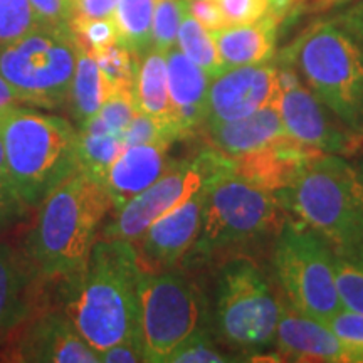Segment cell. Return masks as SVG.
I'll return each mask as SVG.
<instances>
[{
  "label": "cell",
  "instance_id": "6da1fadb",
  "mask_svg": "<svg viewBox=\"0 0 363 363\" xmlns=\"http://www.w3.org/2000/svg\"><path fill=\"white\" fill-rule=\"evenodd\" d=\"M140 266L131 240H96L83 272L62 284L65 310L99 355L126 340H142Z\"/></svg>",
  "mask_w": 363,
  "mask_h": 363
},
{
  "label": "cell",
  "instance_id": "7a4b0ae2",
  "mask_svg": "<svg viewBox=\"0 0 363 363\" xmlns=\"http://www.w3.org/2000/svg\"><path fill=\"white\" fill-rule=\"evenodd\" d=\"M111 199L101 180L78 170L39 203L22 252L45 283L72 281L88 264Z\"/></svg>",
  "mask_w": 363,
  "mask_h": 363
},
{
  "label": "cell",
  "instance_id": "3957f363",
  "mask_svg": "<svg viewBox=\"0 0 363 363\" xmlns=\"http://www.w3.org/2000/svg\"><path fill=\"white\" fill-rule=\"evenodd\" d=\"M289 214L274 194L262 190L242 177L227 174L207 190L201 230L180 267L201 271L233 256H252L274 242Z\"/></svg>",
  "mask_w": 363,
  "mask_h": 363
},
{
  "label": "cell",
  "instance_id": "277c9868",
  "mask_svg": "<svg viewBox=\"0 0 363 363\" xmlns=\"http://www.w3.org/2000/svg\"><path fill=\"white\" fill-rule=\"evenodd\" d=\"M9 177L22 207L33 208L81 170L79 128L21 104L0 110Z\"/></svg>",
  "mask_w": 363,
  "mask_h": 363
},
{
  "label": "cell",
  "instance_id": "5b68a950",
  "mask_svg": "<svg viewBox=\"0 0 363 363\" xmlns=\"http://www.w3.org/2000/svg\"><path fill=\"white\" fill-rule=\"evenodd\" d=\"M274 278L256 257L233 256L217 272L212 308L214 333L224 347L247 360H259L274 350L281 296Z\"/></svg>",
  "mask_w": 363,
  "mask_h": 363
},
{
  "label": "cell",
  "instance_id": "8992f818",
  "mask_svg": "<svg viewBox=\"0 0 363 363\" xmlns=\"http://www.w3.org/2000/svg\"><path fill=\"white\" fill-rule=\"evenodd\" d=\"M313 94L363 136V44L333 21H320L281 52Z\"/></svg>",
  "mask_w": 363,
  "mask_h": 363
},
{
  "label": "cell",
  "instance_id": "52a82bcc",
  "mask_svg": "<svg viewBox=\"0 0 363 363\" xmlns=\"http://www.w3.org/2000/svg\"><path fill=\"white\" fill-rule=\"evenodd\" d=\"M274 197L293 219L311 227L333 247L363 242V177L343 155L315 158Z\"/></svg>",
  "mask_w": 363,
  "mask_h": 363
},
{
  "label": "cell",
  "instance_id": "ba28073f",
  "mask_svg": "<svg viewBox=\"0 0 363 363\" xmlns=\"http://www.w3.org/2000/svg\"><path fill=\"white\" fill-rule=\"evenodd\" d=\"M138 293L145 362L169 363L182 345L206 331H214L207 294L184 267L140 271Z\"/></svg>",
  "mask_w": 363,
  "mask_h": 363
},
{
  "label": "cell",
  "instance_id": "9c48e42d",
  "mask_svg": "<svg viewBox=\"0 0 363 363\" xmlns=\"http://www.w3.org/2000/svg\"><path fill=\"white\" fill-rule=\"evenodd\" d=\"M79 43L69 24H40L21 38L0 43V76L22 103L59 110L69 99Z\"/></svg>",
  "mask_w": 363,
  "mask_h": 363
},
{
  "label": "cell",
  "instance_id": "30bf717a",
  "mask_svg": "<svg viewBox=\"0 0 363 363\" xmlns=\"http://www.w3.org/2000/svg\"><path fill=\"white\" fill-rule=\"evenodd\" d=\"M272 278L289 306L321 323L343 310L333 246L291 216L272 242Z\"/></svg>",
  "mask_w": 363,
  "mask_h": 363
},
{
  "label": "cell",
  "instance_id": "8fae6325",
  "mask_svg": "<svg viewBox=\"0 0 363 363\" xmlns=\"http://www.w3.org/2000/svg\"><path fill=\"white\" fill-rule=\"evenodd\" d=\"M233 172V158L212 147L189 160L170 162L155 184L115 211L113 219L103 227V239H138L162 216L189 201L207 184Z\"/></svg>",
  "mask_w": 363,
  "mask_h": 363
},
{
  "label": "cell",
  "instance_id": "7c38bea8",
  "mask_svg": "<svg viewBox=\"0 0 363 363\" xmlns=\"http://www.w3.org/2000/svg\"><path fill=\"white\" fill-rule=\"evenodd\" d=\"M0 353L4 362L99 363L101 355L76 328L66 310H40L22 323Z\"/></svg>",
  "mask_w": 363,
  "mask_h": 363
},
{
  "label": "cell",
  "instance_id": "4fadbf2b",
  "mask_svg": "<svg viewBox=\"0 0 363 363\" xmlns=\"http://www.w3.org/2000/svg\"><path fill=\"white\" fill-rule=\"evenodd\" d=\"M276 106L286 133L308 147L328 155H352L362 147L363 136L348 130L303 83L281 91Z\"/></svg>",
  "mask_w": 363,
  "mask_h": 363
},
{
  "label": "cell",
  "instance_id": "5bb4252c",
  "mask_svg": "<svg viewBox=\"0 0 363 363\" xmlns=\"http://www.w3.org/2000/svg\"><path fill=\"white\" fill-rule=\"evenodd\" d=\"M211 184L195 192L182 206L153 222L138 239L131 240L140 271L160 272L180 266L201 230L207 190Z\"/></svg>",
  "mask_w": 363,
  "mask_h": 363
},
{
  "label": "cell",
  "instance_id": "9a60e30c",
  "mask_svg": "<svg viewBox=\"0 0 363 363\" xmlns=\"http://www.w3.org/2000/svg\"><path fill=\"white\" fill-rule=\"evenodd\" d=\"M281 94L278 66L262 65L233 67L211 81L207 94L206 125L239 120L276 104Z\"/></svg>",
  "mask_w": 363,
  "mask_h": 363
},
{
  "label": "cell",
  "instance_id": "2e32d148",
  "mask_svg": "<svg viewBox=\"0 0 363 363\" xmlns=\"http://www.w3.org/2000/svg\"><path fill=\"white\" fill-rule=\"evenodd\" d=\"M320 155L323 152L284 135L247 155L233 158V170L256 187L274 194L289 187Z\"/></svg>",
  "mask_w": 363,
  "mask_h": 363
},
{
  "label": "cell",
  "instance_id": "e0dca14e",
  "mask_svg": "<svg viewBox=\"0 0 363 363\" xmlns=\"http://www.w3.org/2000/svg\"><path fill=\"white\" fill-rule=\"evenodd\" d=\"M278 360L347 363L348 353L328 325L294 310L283 299L274 350Z\"/></svg>",
  "mask_w": 363,
  "mask_h": 363
},
{
  "label": "cell",
  "instance_id": "ac0fdd59",
  "mask_svg": "<svg viewBox=\"0 0 363 363\" xmlns=\"http://www.w3.org/2000/svg\"><path fill=\"white\" fill-rule=\"evenodd\" d=\"M169 93L180 140L201 136L207 116V94L211 78L185 56L177 45L167 52Z\"/></svg>",
  "mask_w": 363,
  "mask_h": 363
},
{
  "label": "cell",
  "instance_id": "d6986e66",
  "mask_svg": "<svg viewBox=\"0 0 363 363\" xmlns=\"http://www.w3.org/2000/svg\"><path fill=\"white\" fill-rule=\"evenodd\" d=\"M44 284L24 252L0 244V335L12 333L40 311L39 289Z\"/></svg>",
  "mask_w": 363,
  "mask_h": 363
},
{
  "label": "cell",
  "instance_id": "ffe728a7",
  "mask_svg": "<svg viewBox=\"0 0 363 363\" xmlns=\"http://www.w3.org/2000/svg\"><path fill=\"white\" fill-rule=\"evenodd\" d=\"M172 143H147L126 147L104 177V187L111 199L113 211L153 185L169 169Z\"/></svg>",
  "mask_w": 363,
  "mask_h": 363
},
{
  "label": "cell",
  "instance_id": "44dd1931",
  "mask_svg": "<svg viewBox=\"0 0 363 363\" xmlns=\"http://www.w3.org/2000/svg\"><path fill=\"white\" fill-rule=\"evenodd\" d=\"M288 135L276 104L262 108L252 115L224 123L203 126L202 135L207 147L238 158L269 145Z\"/></svg>",
  "mask_w": 363,
  "mask_h": 363
},
{
  "label": "cell",
  "instance_id": "7402d4cb",
  "mask_svg": "<svg viewBox=\"0 0 363 363\" xmlns=\"http://www.w3.org/2000/svg\"><path fill=\"white\" fill-rule=\"evenodd\" d=\"M283 19L281 13L271 11L251 24L225 26L211 33L225 71L269 62L276 52L278 29Z\"/></svg>",
  "mask_w": 363,
  "mask_h": 363
},
{
  "label": "cell",
  "instance_id": "603a6c76",
  "mask_svg": "<svg viewBox=\"0 0 363 363\" xmlns=\"http://www.w3.org/2000/svg\"><path fill=\"white\" fill-rule=\"evenodd\" d=\"M111 93V88L99 71L96 59L84 45L79 44L74 78H72L69 99H67L76 126L81 128L86 121L96 115Z\"/></svg>",
  "mask_w": 363,
  "mask_h": 363
},
{
  "label": "cell",
  "instance_id": "cb8c5ba5",
  "mask_svg": "<svg viewBox=\"0 0 363 363\" xmlns=\"http://www.w3.org/2000/svg\"><path fill=\"white\" fill-rule=\"evenodd\" d=\"M135 101L140 111L175 125L169 93V72H167L165 52L152 48L142 57L135 88Z\"/></svg>",
  "mask_w": 363,
  "mask_h": 363
},
{
  "label": "cell",
  "instance_id": "d4e9b609",
  "mask_svg": "<svg viewBox=\"0 0 363 363\" xmlns=\"http://www.w3.org/2000/svg\"><path fill=\"white\" fill-rule=\"evenodd\" d=\"M123 150V136L108 131L94 118H91L79 128L81 170L88 172L103 184L113 162Z\"/></svg>",
  "mask_w": 363,
  "mask_h": 363
},
{
  "label": "cell",
  "instance_id": "484cf974",
  "mask_svg": "<svg viewBox=\"0 0 363 363\" xmlns=\"http://www.w3.org/2000/svg\"><path fill=\"white\" fill-rule=\"evenodd\" d=\"M155 0H120L113 13L118 40L143 57L153 45Z\"/></svg>",
  "mask_w": 363,
  "mask_h": 363
},
{
  "label": "cell",
  "instance_id": "4316f807",
  "mask_svg": "<svg viewBox=\"0 0 363 363\" xmlns=\"http://www.w3.org/2000/svg\"><path fill=\"white\" fill-rule=\"evenodd\" d=\"M177 48L190 61L202 67L211 79L217 78L225 71L220 54L217 51V45L212 39V34L190 16L189 9L182 17L179 35H177Z\"/></svg>",
  "mask_w": 363,
  "mask_h": 363
},
{
  "label": "cell",
  "instance_id": "83f0119b",
  "mask_svg": "<svg viewBox=\"0 0 363 363\" xmlns=\"http://www.w3.org/2000/svg\"><path fill=\"white\" fill-rule=\"evenodd\" d=\"M335 278L345 310L363 315V242L333 247Z\"/></svg>",
  "mask_w": 363,
  "mask_h": 363
},
{
  "label": "cell",
  "instance_id": "f1b7e54d",
  "mask_svg": "<svg viewBox=\"0 0 363 363\" xmlns=\"http://www.w3.org/2000/svg\"><path fill=\"white\" fill-rule=\"evenodd\" d=\"M91 54L96 59L99 71L111 91L128 89L135 93L140 65H142V57L138 54L126 48L120 40Z\"/></svg>",
  "mask_w": 363,
  "mask_h": 363
},
{
  "label": "cell",
  "instance_id": "f546056e",
  "mask_svg": "<svg viewBox=\"0 0 363 363\" xmlns=\"http://www.w3.org/2000/svg\"><path fill=\"white\" fill-rule=\"evenodd\" d=\"M185 11H187V0H155L153 49L167 54L177 45V35Z\"/></svg>",
  "mask_w": 363,
  "mask_h": 363
},
{
  "label": "cell",
  "instance_id": "4dcf8cb0",
  "mask_svg": "<svg viewBox=\"0 0 363 363\" xmlns=\"http://www.w3.org/2000/svg\"><path fill=\"white\" fill-rule=\"evenodd\" d=\"M180 142L179 131L175 125L169 121L158 120L147 115L143 111H136L131 118L130 125L126 126L123 133V143L126 147H135V145L147 143H175Z\"/></svg>",
  "mask_w": 363,
  "mask_h": 363
},
{
  "label": "cell",
  "instance_id": "1f68e13d",
  "mask_svg": "<svg viewBox=\"0 0 363 363\" xmlns=\"http://www.w3.org/2000/svg\"><path fill=\"white\" fill-rule=\"evenodd\" d=\"M40 24L45 22L29 0H0V43L21 38Z\"/></svg>",
  "mask_w": 363,
  "mask_h": 363
},
{
  "label": "cell",
  "instance_id": "d6a6232c",
  "mask_svg": "<svg viewBox=\"0 0 363 363\" xmlns=\"http://www.w3.org/2000/svg\"><path fill=\"white\" fill-rule=\"evenodd\" d=\"M136 111H138V106H136L133 91L116 89L106 98L101 110L93 118L108 131L123 136L126 126L130 125Z\"/></svg>",
  "mask_w": 363,
  "mask_h": 363
},
{
  "label": "cell",
  "instance_id": "836d02e7",
  "mask_svg": "<svg viewBox=\"0 0 363 363\" xmlns=\"http://www.w3.org/2000/svg\"><path fill=\"white\" fill-rule=\"evenodd\" d=\"M72 34L78 43L84 45L89 52L106 48L118 40V30L113 17L110 19H91V17L76 13L69 22Z\"/></svg>",
  "mask_w": 363,
  "mask_h": 363
},
{
  "label": "cell",
  "instance_id": "e575fe53",
  "mask_svg": "<svg viewBox=\"0 0 363 363\" xmlns=\"http://www.w3.org/2000/svg\"><path fill=\"white\" fill-rule=\"evenodd\" d=\"M328 328L337 335L352 363H363V315L350 310H340L328 321Z\"/></svg>",
  "mask_w": 363,
  "mask_h": 363
},
{
  "label": "cell",
  "instance_id": "d590c367",
  "mask_svg": "<svg viewBox=\"0 0 363 363\" xmlns=\"http://www.w3.org/2000/svg\"><path fill=\"white\" fill-rule=\"evenodd\" d=\"M235 362L229 353L222 352L219 343H216L214 331L197 335L187 343L182 345L174 355L170 357L169 363H224Z\"/></svg>",
  "mask_w": 363,
  "mask_h": 363
},
{
  "label": "cell",
  "instance_id": "8d00e7d4",
  "mask_svg": "<svg viewBox=\"0 0 363 363\" xmlns=\"http://www.w3.org/2000/svg\"><path fill=\"white\" fill-rule=\"evenodd\" d=\"M227 26L251 24L272 11V0H219Z\"/></svg>",
  "mask_w": 363,
  "mask_h": 363
},
{
  "label": "cell",
  "instance_id": "74e56055",
  "mask_svg": "<svg viewBox=\"0 0 363 363\" xmlns=\"http://www.w3.org/2000/svg\"><path fill=\"white\" fill-rule=\"evenodd\" d=\"M45 24L67 26L76 16L78 0H29Z\"/></svg>",
  "mask_w": 363,
  "mask_h": 363
},
{
  "label": "cell",
  "instance_id": "f35d334b",
  "mask_svg": "<svg viewBox=\"0 0 363 363\" xmlns=\"http://www.w3.org/2000/svg\"><path fill=\"white\" fill-rule=\"evenodd\" d=\"M189 13L208 33H214L227 26L219 0H187Z\"/></svg>",
  "mask_w": 363,
  "mask_h": 363
},
{
  "label": "cell",
  "instance_id": "ab89813d",
  "mask_svg": "<svg viewBox=\"0 0 363 363\" xmlns=\"http://www.w3.org/2000/svg\"><path fill=\"white\" fill-rule=\"evenodd\" d=\"M104 363H126V362H145V350L142 340H126L108 348L101 353Z\"/></svg>",
  "mask_w": 363,
  "mask_h": 363
},
{
  "label": "cell",
  "instance_id": "60d3db41",
  "mask_svg": "<svg viewBox=\"0 0 363 363\" xmlns=\"http://www.w3.org/2000/svg\"><path fill=\"white\" fill-rule=\"evenodd\" d=\"M331 21L337 22L348 34H352L358 43L363 44V2H355V6H350L347 11L338 13Z\"/></svg>",
  "mask_w": 363,
  "mask_h": 363
},
{
  "label": "cell",
  "instance_id": "b9f144b4",
  "mask_svg": "<svg viewBox=\"0 0 363 363\" xmlns=\"http://www.w3.org/2000/svg\"><path fill=\"white\" fill-rule=\"evenodd\" d=\"M120 0H78L76 13L91 19H110Z\"/></svg>",
  "mask_w": 363,
  "mask_h": 363
},
{
  "label": "cell",
  "instance_id": "7bdbcfd3",
  "mask_svg": "<svg viewBox=\"0 0 363 363\" xmlns=\"http://www.w3.org/2000/svg\"><path fill=\"white\" fill-rule=\"evenodd\" d=\"M0 197H4L9 202L17 203V206L22 207V203L19 202V199L16 197V192H13L11 177H9V170H7V163H6V152H4V143H2V136H0ZM24 208V207H22ZM26 211V208H24Z\"/></svg>",
  "mask_w": 363,
  "mask_h": 363
},
{
  "label": "cell",
  "instance_id": "ee69618b",
  "mask_svg": "<svg viewBox=\"0 0 363 363\" xmlns=\"http://www.w3.org/2000/svg\"><path fill=\"white\" fill-rule=\"evenodd\" d=\"M24 208L17 206V203L9 202L4 197H0V230H4L13 220L24 216Z\"/></svg>",
  "mask_w": 363,
  "mask_h": 363
},
{
  "label": "cell",
  "instance_id": "f6af8a7d",
  "mask_svg": "<svg viewBox=\"0 0 363 363\" xmlns=\"http://www.w3.org/2000/svg\"><path fill=\"white\" fill-rule=\"evenodd\" d=\"M16 104H24L22 103L21 94L17 93V89L0 76V110H6L9 106H16Z\"/></svg>",
  "mask_w": 363,
  "mask_h": 363
},
{
  "label": "cell",
  "instance_id": "bcb514c9",
  "mask_svg": "<svg viewBox=\"0 0 363 363\" xmlns=\"http://www.w3.org/2000/svg\"><path fill=\"white\" fill-rule=\"evenodd\" d=\"M363 2V0H308V9L311 7V11H326V9L338 7V6H347V4H355Z\"/></svg>",
  "mask_w": 363,
  "mask_h": 363
},
{
  "label": "cell",
  "instance_id": "7dc6e473",
  "mask_svg": "<svg viewBox=\"0 0 363 363\" xmlns=\"http://www.w3.org/2000/svg\"><path fill=\"white\" fill-rule=\"evenodd\" d=\"M293 4V0H272V6H284V4Z\"/></svg>",
  "mask_w": 363,
  "mask_h": 363
},
{
  "label": "cell",
  "instance_id": "c3c4849f",
  "mask_svg": "<svg viewBox=\"0 0 363 363\" xmlns=\"http://www.w3.org/2000/svg\"><path fill=\"white\" fill-rule=\"evenodd\" d=\"M357 169H358V170H360V174H362V177H363V160H362V162H358Z\"/></svg>",
  "mask_w": 363,
  "mask_h": 363
},
{
  "label": "cell",
  "instance_id": "681fc988",
  "mask_svg": "<svg viewBox=\"0 0 363 363\" xmlns=\"http://www.w3.org/2000/svg\"><path fill=\"white\" fill-rule=\"evenodd\" d=\"M296 2H305V0H293V6H296Z\"/></svg>",
  "mask_w": 363,
  "mask_h": 363
}]
</instances>
